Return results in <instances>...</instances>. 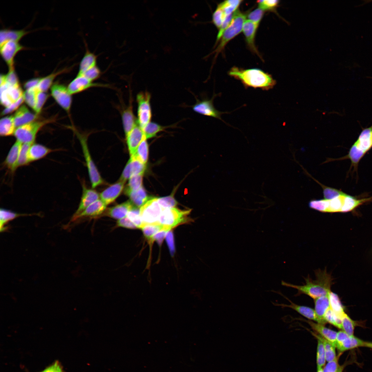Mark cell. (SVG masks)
<instances>
[{"label": "cell", "mask_w": 372, "mask_h": 372, "mask_svg": "<svg viewBox=\"0 0 372 372\" xmlns=\"http://www.w3.org/2000/svg\"><path fill=\"white\" fill-rule=\"evenodd\" d=\"M107 241V237L103 236L65 242L32 256L28 269L33 280L44 287H67L78 260L90 249Z\"/></svg>", "instance_id": "6da1fadb"}, {"label": "cell", "mask_w": 372, "mask_h": 372, "mask_svg": "<svg viewBox=\"0 0 372 372\" xmlns=\"http://www.w3.org/2000/svg\"><path fill=\"white\" fill-rule=\"evenodd\" d=\"M143 256L161 286L175 333L183 372L199 371L205 366V359L180 311L174 287L173 274L171 270L159 265L149 255L145 256L144 254Z\"/></svg>", "instance_id": "7a4b0ae2"}, {"label": "cell", "mask_w": 372, "mask_h": 372, "mask_svg": "<svg viewBox=\"0 0 372 372\" xmlns=\"http://www.w3.org/2000/svg\"><path fill=\"white\" fill-rule=\"evenodd\" d=\"M302 189L295 183L278 185L273 192L275 206V245L285 258L301 243L304 234L300 207Z\"/></svg>", "instance_id": "3957f363"}, {"label": "cell", "mask_w": 372, "mask_h": 372, "mask_svg": "<svg viewBox=\"0 0 372 372\" xmlns=\"http://www.w3.org/2000/svg\"><path fill=\"white\" fill-rule=\"evenodd\" d=\"M102 187L114 205L134 224H138L144 204L143 189L129 171L110 167L102 174Z\"/></svg>", "instance_id": "277c9868"}, {"label": "cell", "mask_w": 372, "mask_h": 372, "mask_svg": "<svg viewBox=\"0 0 372 372\" xmlns=\"http://www.w3.org/2000/svg\"><path fill=\"white\" fill-rule=\"evenodd\" d=\"M49 94L36 83L19 81L1 93V107L14 130L17 139L28 137V116L33 107Z\"/></svg>", "instance_id": "5b68a950"}, {"label": "cell", "mask_w": 372, "mask_h": 372, "mask_svg": "<svg viewBox=\"0 0 372 372\" xmlns=\"http://www.w3.org/2000/svg\"><path fill=\"white\" fill-rule=\"evenodd\" d=\"M46 187L39 171L21 173L12 165L1 172V207L14 215L36 200Z\"/></svg>", "instance_id": "8992f818"}, {"label": "cell", "mask_w": 372, "mask_h": 372, "mask_svg": "<svg viewBox=\"0 0 372 372\" xmlns=\"http://www.w3.org/2000/svg\"><path fill=\"white\" fill-rule=\"evenodd\" d=\"M292 337L291 329L278 320L261 313L244 346L238 360L251 364L264 353L286 349Z\"/></svg>", "instance_id": "52a82bcc"}, {"label": "cell", "mask_w": 372, "mask_h": 372, "mask_svg": "<svg viewBox=\"0 0 372 372\" xmlns=\"http://www.w3.org/2000/svg\"><path fill=\"white\" fill-rule=\"evenodd\" d=\"M205 169L191 167L165 150L155 149L138 168L134 176L142 189L157 186L183 174L205 172Z\"/></svg>", "instance_id": "ba28073f"}, {"label": "cell", "mask_w": 372, "mask_h": 372, "mask_svg": "<svg viewBox=\"0 0 372 372\" xmlns=\"http://www.w3.org/2000/svg\"><path fill=\"white\" fill-rule=\"evenodd\" d=\"M251 274L256 298L262 312L267 309L278 290L291 273L285 258L276 247Z\"/></svg>", "instance_id": "9c48e42d"}, {"label": "cell", "mask_w": 372, "mask_h": 372, "mask_svg": "<svg viewBox=\"0 0 372 372\" xmlns=\"http://www.w3.org/2000/svg\"><path fill=\"white\" fill-rule=\"evenodd\" d=\"M27 232L32 256L69 242L74 235V229L61 224L49 210L41 211Z\"/></svg>", "instance_id": "30bf717a"}, {"label": "cell", "mask_w": 372, "mask_h": 372, "mask_svg": "<svg viewBox=\"0 0 372 372\" xmlns=\"http://www.w3.org/2000/svg\"><path fill=\"white\" fill-rule=\"evenodd\" d=\"M44 288L33 280L22 295L6 326L8 332L22 345H28L34 336L35 321Z\"/></svg>", "instance_id": "8fae6325"}, {"label": "cell", "mask_w": 372, "mask_h": 372, "mask_svg": "<svg viewBox=\"0 0 372 372\" xmlns=\"http://www.w3.org/2000/svg\"><path fill=\"white\" fill-rule=\"evenodd\" d=\"M247 258L251 273L276 247L265 223L263 209H260L243 227Z\"/></svg>", "instance_id": "7c38bea8"}, {"label": "cell", "mask_w": 372, "mask_h": 372, "mask_svg": "<svg viewBox=\"0 0 372 372\" xmlns=\"http://www.w3.org/2000/svg\"><path fill=\"white\" fill-rule=\"evenodd\" d=\"M55 65L49 60L5 59L0 63V93L16 81L37 84L38 81Z\"/></svg>", "instance_id": "4fadbf2b"}, {"label": "cell", "mask_w": 372, "mask_h": 372, "mask_svg": "<svg viewBox=\"0 0 372 372\" xmlns=\"http://www.w3.org/2000/svg\"><path fill=\"white\" fill-rule=\"evenodd\" d=\"M105 302L106 300L83 289L67 287L62 291L57 303L59 324L79 319Z\"/></svg>", "instance_id": "5bb4252c"}, {"label": "cell", "mask_w": 372, "mask_h": 372, "mask_svg": "<svg viewBox=\"0 0 372 372\" xmlns=\"http://www.w3.org/2000/svg\"><path fill=\"white\" fill-rule=\"evenodd\" d=\"M28 232H12L0 241V269L12 273L28 269L30 262Z\"/></svg>", "instance_id": "9a60e30c"}, {"label": "cell", "mask_w": 372, "mask_h": 372, "mask_svg": "<svg viewBox=\"0 0 372 372\" xmlns=\"http://www.w3.org/2000/svg\"><path fill=\"white\" fill-rule=\"evenodd\" d=\"M134 138L127 137L83 156L75 171L72 173L75 180L80 183L90 185L101 174L110 156L116 150L133 142Z\"/></svg>", "instance_id": "2e32d148"}, {"label": "cell", "mask_w": 372, "mask_h": 372, "mask_svg": "<svg viewBox=\"0 0 372 372\" xmlns=\"http://www.w3.org/2000/svg\"><path fill=\"white\" fill-rule=\"evenodd\" d=\"M193 115L186 107L177 102L171 105L159 130L155 149H163L180 136L192 132Z\"/></svg>", "instance_id": "e0dca14e"}, {"label": "cell", "mask_w": 372, "mask_h": 372, "mask_svg": "<svg viewBox=\"0 0 372 372\" xmlns=\"http://www.w3.org/2000/svg\"><path fill=\"white\" fill-rule=\"evenodd\" d=\"M297 311V291L290 274L282 284L271 304L264 313L286 327L293 325Z\"/></svg>", "instance_id": "ac0fdd59"}, {"label": "cell", "mask_w": 372, "mask_h": 372, "mask_svg": "<svg viewBox=\"0 0 372 372\" xmlns=\"http://www.w3.org/2000/svg\"><path fill=\"white\" fill-rule=\"evenodd\" d=\"M337 255L336 252H325L311 245L300 243L285 259L293 278L311 273L315 267Z\"/></svg>", "instance_id": "d6986e66"}, {"label": "cell", "mask_w": 372, "mask_h": 372, "mask_svg": "<svg viewBox=\"0 0 372 372\" xmlns=\"http://www.w3.org/2000/svg\"><path fill=\"white\" fill-rule=\"evenodd\" d=\"M65 287H45L39 304L34 325V335L49 331L59 326L57 316V303L62 291Z\"/></svg>", "instance_id": "ffe728a7"}, {"label": "cell", "mask_w": 372, "mask_h": 372, "mask_svg": "<svg viewBox=\"0 0 372 372\" xmlns=\"http://www.w3.org/2000/svg\"><path fill=\"white\" fill-rule=\"evenodd\" d=\"M77 183L72 173L52 180L46 187L49 202L67 220L72 208L74 187Z\"/></svg>", "instance_id": "44dd1931"}, {"label": "cell", "mask_w": 372, "mask_h": 372, "mask_svg": "<svg viewBox=\"0 0 372 372\" xmlns=\"http://www.w3.org/2000/svg\"><path fill=\"white\" fill-rule=\"evenodd\" d=\"M96 190L89 184L77 183L73 189L72 208L68 220L73 229L77 228L92 203Z\"/></svg>", "instance_id": "7402d4cb"}, {"label": "cell", "mask_w": 372, "mask_h": 372, "mask_svg": "<svg viewBox=\"0 0 372 372\" xmlns=\"http://www.w3.org/2000/svg\"><path fill=\"white\" fill-rule=\"evenodd\" d=\"M200 148V139L192 131L176 139L161 150H165L180 161L186 163L198 155Z\"/></svg>", "instance_id": "603a6c76"}, {"label": "cell", "mask_w": 372, "mask_h": 372, "mask_svg": "<svg viewBox=\"0 0 372 372\" xmlns=\"http://www.w3.org/2000/svg\"><path fill=\"white\" fill-rule=\"evenodd\" d=\"M14 167L21 173L39 172L36 156L29 142V138L18 139L16 146L11 149Z\"/></svg>", "instance_id": "cb8c5ba5"}, {"label": "cell", "mask_w": 372, "mask_h": 372, "mask_svg": "<svg viewBox=\"0 0 372 372\" xmlns=\"http://www.w3.org/2000/svg\"><path fill=\"white\" fill-rule=\"evenodd\" d=\"M49 202L47 191L45 190L36 200L26 206L18 213L12 215L3 224L2 228L8 231L25 225L30 220H34L39 213Z\"/></svg>", "instance_id": "d4e9b609"}, {"label": "cell", "mask_w": 372, "mask_h": 372, "mask_svg": "<svg viewBox=\"0 0 372 372\" xmlns=\"http://www.w3.org/2000/svg\"><path fill=\"white\" fill-rule=\"evenodd\" d=\"M286 349L268 351L261 355L252 372H284Z\"/></svg>", "instance_id": "484cf974"}, {"label": "cell", "mask_w": 372, "mask_h": 372, "mask_svg": "<svg viewBox=\"0 0 372 372\" xmlns=\"http://www.w3.org/2000/svg\"><path fill=\"white\" fill-rule=\"evenodd\" d=\"M81 158V156H70L55 161L49 167L48 175L52 180H55L73 173Z\"/></svg>", "instance_id": "4316f807"}, {"label": "cell", "mask_w": 372, "mask_h": 372, "mask_svg": "<svg viewBox=\"0 0 372 372\" xmlns=\"http://www.w3.org/2000/svg\"><path fill=\"white\" fill-rule=\"evenodd\" d=\"M250 365L248 363L238 360L236 363L220 372H248Z\"/></svg>", "instance_id": "83f0119b"}]
</instances>
